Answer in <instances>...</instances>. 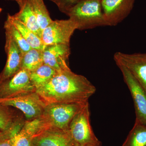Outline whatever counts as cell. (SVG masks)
<instances>
[{"label": "cell", "mask_w": 146, "mask_h": 146, "mask_svg": "<svg viewBox=\"0 0 146 146\" xmlns=\"http://www.w3.org/2000/svg\"><path fill=\"white\" fill-rule=\"evenodd\" d=\"M96 91L85 77L73 72L70 69L58 72L48 82L36 89L46 105L87 102Z\"/></svg>", "instance_id": "1"}, {"label": "cell", "mask_w": 146, "mask_h": 146, "mask_svg": "<svg viewBox=\"0 0 146 146\" xmlns=\"http://www.w3.org/2000/svg\"><path fill=\"white\" fill-rule=\"evenodd\" d=\"M66 15L80 30L107 26L101 0H80L70 9Z\"/></svg>", "instance_id": "2"}, {"label": "cell", "mask_w": 146, "mask_h": 146, "mask_svg": "<svg viewBox=\"0 0 146 146\" xmlns=\"http://www.w3.org/2000/svg\"><path fill=\"white\" fill-rule=\"evenodd\" d=\"M88 102L47 104L42 116L48 125L68 131L73 118Z\"/></svg>", "instance_id": "3"}, {"label": "cell", "mask_w": 146, "mask_h": 146, "mask_svg": "<svg viewBox=\"0 0 146 146\" xmlns=\"http://www.w3.org/2000/svg\"><path fill=\"white\" fill-rule=\"evenodd\" d=\"M90 117L88 102L74 117L69 125L68 131L74 143L101 145L93 131L90 123Z\"/></svg>", "instance_id": "4"}, {"label": "cell", "mask_w": 146, "mask_h": 146, "mask_svg": "<svg viewBox=\"0 0 146 146\" xmlns=\"http://www.w3.org/2000/svg\"><path fill=\"white\" fill-rule=\"evenodd\" d=\"M0 104L20 110L27 120L33 119L41 116L46 105L36 92L14 98L0 99Z\"/></svg>", "instance_id": "5"}, {"label": "cell", "mask_w": 146, "mask_h": 146, "mask_svg": "<svg viewBox=\"0 0 146 146\" xmlns=\"http://www.w3.org/2000/svg\"><path fill=\"white\" fill-rule=\"evenodd\" d=\"M76 26L70 19L56 20L43 30L42 39L45 46L54 44L70 45Z\"/></svg>", "instance_id": "6"}, {"label": "cell", "mask_w": 146, "mask_h": 146, "mask_svg": "<svg viewBox=\"0 0 146 146\" xmlns=\"http://www.w3.org/2000/svg\"><path fill=\"white\" fill-rule=\"evenodd\" d=\"M30 72L23 69L0 83V99L14 98L36 92L30 79Z\"/></svg>", "instance_id": "7"}, {"label": "cell", "mask_w": 146, "mask_h": 146, "mask_svg": "<svg viewBox=\"0 0 146 146\" xmlns=\"http://www.w3.org/2000/svg\"><path fill=\"white\" fill-rule=\"evenodd\" d=\"M117 65L121 72L124 80L133 99L136 121L146 125V91L126 68L123 65Z\"/></svg>", "instance_id": "8"}, {"label": "cell", "mask_w": 146, "mask_h": 146, "mask_svg": "<svg viewBox=\"0 0 146 146\" xmlns=\"http://www.w3.org/2000/svg\"><path fill=\"white\" fill-rule=\"evenodd\" d=\"M114 60L117 65L126 68L146 91V53L117 52L114 55Z\"/></svg>", "instance_id": "9"}, {"label": "cell", "mask_w": 146, "mask_h": 146, "mask_svg": "<svg viewBox=\"0 0 146 146\" xmlns=\"http://www.w3.org/2000/svg\"><path fill=\"white\" fill-rule=\"evenodd\" d=\"M136 0H101L107 26H115L124 20L133 9Z\"/></svg>", "instance_id": "10"}, {"label": "cell", "mask_w": 146, "mask_h": 146, "mask_svg": "<svg viewBox=\"0 0 146 146\" xmlns=\"http://www.w3.org/2000/svg\"><path fill=\"white\" fill-rule=\"evenodd\" d=\"M33 146H72L73 141L69 131L46 125L35 135Z\"/></svg>", "instance_id": "11"}, {"label": "cell", "mask_w": 146, "mask_h": 146, "mask_svg": "<svg viewBox=\"0 0 146 146\" xmlns=\"http://www.w3.org/2000/svg\"><path fill=\"white\" fill-rule=\"evenodd\" d=\"M70 53V45L46 46L43 51L44 64L50 66L58 72L69 70L68 60Z\"/></svg>", "instance_id": "12"}, {"label": "cell", "mask_w": 146, "mask_h": 146, "mask_svg": "<svg viewBox=\"0 0 146 146\" xmlns=\"http://www.w3.org/2000/svg\"><path fill=\"white\" fill-rule=\"evenodd\" d=\"M5 51L7 60L0 74V83L12 76L22 69L23 54L12 36L5 31Z\"/></svg>", "instance_id": "13"}, {"label": "cell", "mask_w": 146, "mask_h": 146, "mask_svg": "<svg viewBox=\"0 0 146 146\" xmlns=\"http://www.w3.org/2000/svg\"><path fill=\"white\" fill-rule=\"evenodd\" d=\"M17 110L14 108L0 104L1 131H11L23 127L25 121L24 115Z\"/></svg>", "instance_id": "14"}, {"label": "cell", "mask_w": 146, "mask_h": 146, "mask_svg": "<svg viewBox=\"0 0 146 146\" xmlns=\"http://www.w3.org/2000/svg\"><path fill=\"white\" fill-rule=\"evenodd\" d=\"M17 3L20 10L13 15V17L41 38L42 31L38 25L33 8L29 0H20Z\"/></svg>", "instance_id": "15"}, {"label": "cell", "mask_w": 146, "mask_h": 146, "mask_svg": "<svg viewBox=\"0 0 146 146\" xmlns=\"http://www.w3.org/2000/svg\"><path fill=\"white\" fill-rule=\"evenodd\" d=\"M7 18L20 32L32 48L43 51L45 46L41 38L13 16L8 14Z\"/></svg>", "instance_id": "16"}, {"label": "cell", "mask_w": 146, "mask_h": 146, "mask_svg": "<svg viewBox=\"0 0 146 146\" xmlns=\"http://www.w3.org/2000/svg\"><path fill=\"white\" fill-rule=\"evenodd\" d=\"M122 146H146V125L135 121Z\"/></svg>", "instance_id": "17"}, {"label": "cell", "mask_w": 146, "mask_h": 146, "mask_svg": "<svg viewBox=\"0 0 146 146\" xmlns=\"http://www.w3.org/2000/svg\"><path fill=\"white\" fill-rule=\"evenodd\" d=\"M57 73L50 66L43 64L30 72L31 80L36 89L48 82Z\"/></svg>", "instance_id": "18"}, {"label": "cell", "mask_w": 146, "mask_h": 146, "mask_svg": "<svg viewBox=\"0 0 146 146\" xmlns=\"http://www.w3.org/2000/svg\"><path fill=\"white\" fill-rule=\"evenodd\" d=\"M43 64L42 50L32 48L23 54L22 69L32 72Z\"/></svg>", "instance_id": "19"}, {"label": "cell", "mask_w": 146, "mask_h": 146, "mask_svg": "<svg viewBox=\"0 0 146 146\" xmlns=\"http://www.w3.org/2000/svg\"><path fill=\"white\" fill-rule=\"evenodd\" d=\"M33 8L36 20L42 31L53 21L43 0H29Z\"/></svg>", "instance_id": "20"}, {"label": "cell", "mask_w": 146, "mask_h": 146, "mask_svg": "<svg viewBox=\"0 0 146 146\" xmlns=\"http://www.w3.org/2000/svg\"><path fill=\"white\" fill-rule=\"evenodd\" d=\"M5 31L8 32L16 43L23 54L29 51L32 48L24 39L18 29L7 18L4 25Z\"/></svg>", "instance_id": "21"}, {"label": "cell", "mask_w": 146, "mask_h": 146, "mask_svg": "<svg viewBox=\"0 0 146 146\" xmlns=\"http://www.w3.org/2000/svg\"><path fill=\"white\" fill-rule=\"evenodd\" d=\"M33 138L22 129L16 136L15 146H33Z\"/></svg>", "instance_id": "22"}, {"label": "cell", "mask_w": 146, "mask_h": 146, "mask_svg": "<svg viewBox=\"0 0 146 146\" xmlns=\"http://www.w3.org/2000/svg\"><path fill=\"white\" fill-rule=\"evenodd\" d=\"M57 6L62 13L67 14L70 9L80 0H50Z\"/></svg>", "instance_id": "23"}, {"label": "cell", "mask_w": 146, "mask_h": 146, "mask_svg": "<svg viewBox=\"0 0 146 146\" xmlns=\"http://www.w3.org/2000/svg\"><path fill=\"white\" fill-rule=\"evenodd\" d=\"M22 128H19L9 131H0V141L16 135L21 130Z\"/></svg>", "instance_id": "24"}, {"label": "cell", "mask_w": 146, "mask_h": 146, "mask_svg": "<svg viewBox=\"0 0 146 146\" xmlns=\"http://www.w3.org/2000/svg\"><path fill=\"white\" fill-rule=\"evenodd\" d=\"M17 134L0 141V146H15Z\"/></svg>", "instance_id": "25"}, {"label": "cell", "mask_w": 146, "mask_h": 146, "mask_svg": "<svg viewBox=\"0 0 146 146\" xmlns=\"http://www.w3.org/2000/svg\"><path fill=\"white\" fill-rule=\"evenodd\" d=\"M101 145L98 144H85V145H79V144H75L73 143L72 146H101Z\"/></svg>", "instance_id": "26"}, {"label": "cell", "mask_w": 146, "mask_h": 146, "mask_svg": "<svg viewBox=\"0 0 146 146\" xmlns=\"http://www.w3.org/2000/svg\"><path fill=\"white\" fill-rule=\"evenodd\" d=\"M8 1H16V2H17V1H20V0H8Z\"/></svg>", "instance_id": "27"}, {"label": "cell", "mask_w": 146, "mask_h": 146, "mask_svg": "<svg viewBox=\"0 0 146 146\" xmlns=\"http://www.w3.org/2000/svg\"><path fill=\"white\" fill-rule=\"evenodd\" d=\"M2 11V9L0 8V13H1V12Z\"/></svg>", "instance_id": "28"}]
</instances>
